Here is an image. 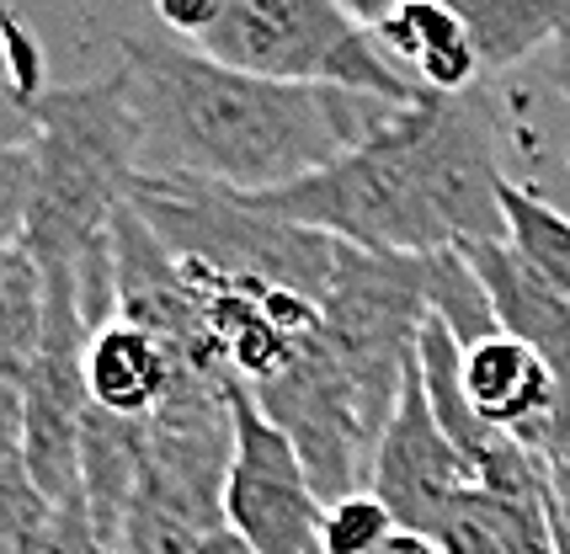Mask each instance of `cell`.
Listing matches in <instances>:
<instances>
[{
  "label": "cell",
  "instance_id": "cell-1",
  "mask_svg": "<svg viewBox=\"0 0 570 554\" xmlns=\"http://www.w3.org/2000/svg\"><path fill=\"white\" fill-rule=\"evenodd\" d=\"M118 76L145 123V177H187L235 198L277 192L368 145L405 107L342 86L229 70L176 38H118Z\"/></svg>",
  "mask_w": 570,
  "mask_h": 554
},
{
  "label": "cell",
  "instance_id": "cell-2",
  "mask_svg": "<svg viewBox=\"0 0 570 554\" xmlns=\"http://www.w3.org/2000/svg\"><path fill=\"white\" fill-rule=\"evenodd\" d=\"M497 112L480 91L405 107L384 133L315 177L256 192L250 208L336 235L357 251L432 256L448 246L507 240Z\"/></svg>",
  "mask_w": 570,
  "mask_h": 554
},
{
  "label": "cell",
  "instance_id": "cell-3",
  "mask_svg": "<svg viewBox=\"0 0 570 554\" xmlns=\"http://www.w3.org/2000/svg\"><path fill=\"white\" fill-rule=\"evenodd\" d=\"M27 219L22 246L43 273H70L86 326L118 320L112 225L145 177V123L124 76L43 86L27 101Z\"/></svg>",
  "mask_w": 570,
  "mask_h": 554
},
{
  "label": "cell",
  "instance_id": "cell-4",
  "mask_svg": "<svg viewBox=\"0 0 570 554\" xmlns=\"http://www.w3.org/2000/svg\"><path fill=\"white\" fill-rule=\"evenodd\" d=\"M198 53L246 76L342 86L395 107H416L426 97L336 0H224V17L198 43Z\"/></svg>",
  "mask_w": 570,
  "mask_h": 554
},
{
  "label": "cell",
  "instance_id": "cell-5",
  "mask_svg": "<svg viewBox=\"0 0 570 554\" xmlns=\"http://www.w3.org/2000/svg\"><path fill=\"white\" fill-rule=\"evenodd\" d=\"M235 405V464L224 491V528L256 554H325V496L298 458L294 437L256 405L246 384H229Z\"/></svg>",
  "mask_w": 570,
  "mask_h": 554
},
{
  "label": "cell",
  "instance_id": "cell-6",
  "mask_svg": "<svg viewBox=\"0 0 570 554\" xmlns=\"http://www.w3.org/2000/svg\"><path fill=\"white\" fill-rule=\"evenodd\" d=\"M470 485H474L470 464L453 448V437L438 427V416L426 405L422 374L411 368L405 395H400L395 416H390V427L379 437L368 491L395 512L400 528L438 533L448 512L470 496Z\"/></svg>",
  "mask_w": 570,
  "mask_h": 554
},
{
  "label": "cell",
  "instance_id": "cell-7",
  "mask_svg": "<svg viewBox=\"0 0 570 554\" xmlns=\"http://www.w3.org/2000/svg\"><path fill=\"white\" fill-rule=\"evenodd\" d=\"M464 389L491 432H507L528 448H539L549 410H554V368L528 342L491 336L480 347H464Z\"/></svg>",
  "mask_w": 570,
  "mask_h": 554
},
{
  "label": "cell",
  "instance_id": "cell-8",
  "mask_svg": "<svg viewBox=\"0 0 570 554\" xmlns=\"http://www.w3.org/2000/svg\"><path fill=\"white\" fill-rule=\"evenodd\" d=\"M474 273L491 294L501 336H518L544 357L554 374L570 368V304L544 283V273L512 246V240H474L464 246Z\"/></svg>",
  "mask_w": 570,
  "mask_h": 554
},
{
  "label": "cell",
  "instance_id": "cell-9",
  "mask_svg": "<svg viewBox=\"0 0 570 554\" xmlns=\"http://www.w3.org/2000/svg\"><path fill=\"white\" fill-rule=\"evenodd\" d=\"M145 464H149V422L134 416H112L91 405L86 432H80V506L91 517L97 538L112 550V538L124 528L128 506L145 485Z\"/></svg>",
  "mask_w": 570,
  "mask_h": 554
},
{
  "label": "cell",
  "instance_id": "cell-10",
  "mask_svg": "<svg viewBox=\"0 0 570 554\" xmlns=\"http://www.w3.org/2000/svg\"><path fill=\"white\" fill-rule=\"evenodd\" d=\"M373 38L432 97H464V91H474V80L485 76L470 32L459 27V17L448 11L443 0H411V6H400Z\"/></svg>",
  "mask_w": 570,
  "mask_h": 554
},
{
  "label": "cell",
  "instance_id": "cell-11",
  "mask_svg": "<svg viewBox=\"0 0 570 554\" xmlns=\"http://www.w3.org/2000/svg\"><path fill=\"white\" fill-rule=\"evenodd\" d=\"M171 378H176L171 353L149 330L112 320V326H101L91 336L86 384H91V405H101V410L149 422L171 395Z\"/></svg>",
  "mask_w": 570,
  "mask_h": 554
},
{
  "label": "cell",
  "instance_id": "cell-12",
  "mask_svg": "<svg viewBox=\"0 0 570 554\" xmlns=\"http://www.w3.org/2000/svg\"><path fill=\"white\" fill-rule=\"evenodd\" d=\"M443 6L470 32L485 76L518 70L570 32V0H443Z\"/></svg>",
  "mask_w": 570,
  "mask_h": 554
},
{
  "label": "cell",
  "instance_id": "cell-13",
  "mask_svg": "<svg viewBox=\"0 0 570 554\" xmlns=\"http://www.w3.org/2000/svg\"><path fill=\"white\" fill-rule=\"evenodd\" d=\"M422 283H426V315L443 320L459 347H480V342L501 336L491 294H485V283H480V273H474V261L464 246L422 256Z\"/></svg>",
  "mask_w": 570,
  "mask_h": 554
},
{
  "label": "cell",
  "instance_id": "cell-14",
  "mask_svg": "<svg viewBox=\"0 0 570 554\" xmlns=\"http://www.w3.org/2000/svg\"><path fill=\"white\" fill-rule=\"evenodd\" d=\"M501 214H507V240L570 304V214H560L549 198H539L533 187H518V181L501 187Z\"/></svg>",
  "mask_w": 570,
  "mask_h": 554
},
{
  "label": "cell",
  "instance_id": "cell-15",
  "mask_svg": "<svg viewBox=\"0 0 570 554\" xmlns=\"http://www.w3.org/2000/svg\"><path fill=\"white\" fill-rule=\"evenodd\" d=\"M395 533H400L395 512L379 502L373 491H357V496H342V502L325 506L321 550L325 554H379Z\"/></svg>",
  "mask_w": 570,
  "mask_h": 554
},
{
  "label": "cell",
  "instance_id": "cell-16",
  "mask_svg": "<svg viewBox=\"0 0 570 554\" xmlns=\"http://www.w3.org/2000/svg\"><path fill=\"white\" fill-rule=\"evenodd\" d=\"M53 506L27 479L22 458L0 464V554H38V538L49 528Z\"/></svg>",
  "mask_w": 570,
  "mask_h": 554
},
{
  "label": "cell",
  "instance_id": "cell-17",
  "mask_svg": "<svg viewBox=\"0 0 570 554\" xmlns=\"http://www.w3.org/2000/svg\"><path fill=\"white\" fill-rule=\"evenodd\" d=\"M432 538H438V550L443 554H512L507 544H501L497 523H491V512H485V502H480L474 485H470V496L443 517V528L432 533Z\"/></svg>",
  "mask_w": 570,
  "mask_h": 554
},
{
  "label": "cell",
  "instance_id": "cell-18",
  "mask_svg": "<svg viewBox=\"0 0 570 554\" xmlns=\"http://www.w3.org/2000/svg\"><path fill=\"white\" fill-rule=\"evenodd\" d=\"M145 6L149 17L160 22V32L187 43V49H198L203 38L214 32V22L224 17V0H145Z\"/></svg>",
  "mask_w": 570,
  "mask_h": 554
},
{
  "label": "cell",
  "instance_id": "cell-19",
  "mask_svg": "<svg viewBox=\"0 0 570 554\" xmlns=\"http://www.w3.org/2000/svg\"><path fill=\"white\" fill-rule=\"evenodd\" d=\"M38 554H112V550L97 538L86 506L70 502V506H53L49 512V528L38 538Z\"/></svg>",
  "mask_w": 570,
  "mask_h": 554
},
{
  "label": "cell",
  "instance_id": "cell-20",
  "mask_svg": "<svg viewBox=\"0 0 570 554\" xmlns=\"http://www.w3.org/2000/svg\"><path fill=\"white\" fill-rule=\"evenodd\" d=\"M549 512H554V528H560V544L570 550V464H549Z\"/></svg>",
  "mask_w": 570,
  "mask_h": 554
},
{
  "label": "cell",
  "instance_id": "cell-21",
  "mask_svg": "<svg viewBox=\"0 0 570 554\" xmlns=\"http://www.w3.org/2000/svg\"><path fill=\"white\" fill-rule=\"evenodd\" d=\"M336 6H342V11H347L352 22L363 27V32H379V27L390 22V17H395L400 6H411V0H336Z\"/></svg>",
  "mask_w": 570,
  "mask_h": 554
},
{
  "label": "cell",
  "instance_id": "cell-22",
  "mask_svg": "<svg viewBox=\"0 0 570 554\" xmlns=\"http://www.w3.org/2000/svg\"><path fill=\"white\" fill-rule=\"evenodd\" d=\"M379 554H443V550H438V538H432V533H411V528H400L395 538H390V544H384Z\"/></svg>",
  "mask_w": 570,
  "mask_h": 554
},
{
  "label": "cell",
  "instance_id": "cell-23",
  "mask_svg": "<svg viewBox=\"0 0 570 554\" xmlns=\"http://www.w3.org/2000/svg\"><path fill=\"white\" fill-rule=\"evenodd\" d=\"M203 554H256L246 544V538H240V533H229V528H219L214 533V538H208V544H203Z\"/></svg>",
  "mask_w": 570,
  "mask_h": 554
},
{
  "label": "cell",
  "instance_id": "cell-24",
  "mask_svg": "<svg viewBox=\"0 0 570 554\" xmlns=\"http://www.w3.org/2000/svg\"><path fill=\"white\" fill-rule=\"evenodd\" d=\"M0 91H11V80H6V70H0ZM27 101V97H22Z\"/></svg>",
  "mask_w": 570,
  "mask_h": 554
},
{
  "label": "cell",
  "instance_id": "cell-25",
  "mask_svg": "<svg viewBox=\"0 0 570 554\" xmlns=\"http://www.w3.org/2000/svg\"><path fill=\"white\" fill-rule=\"evenodd\" d=\"M566 554H570V550H566Z\"/></svg>",
  "mask_w": 570,
  "mask_h": 554
}]
</instances>
